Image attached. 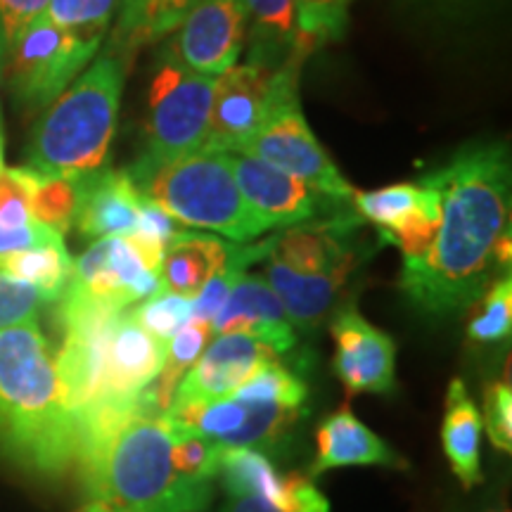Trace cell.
<instances>
[{
	"label": "cell",
	"instance_id": "21",
	"mask_svg": "<svg viewBox=\"0 0 512 512\" xmlns=\"http://www.w3.org/2000/svg\"><path fill=\"white\" fill-rule=\"evenodd\" d=\"M482 430V411L467 394L465 382L456 377L446 392L441 448L463 489L482 484Z\"/></svg>",
	"mask_w": 512,
	"mask_h": 512
},
{
	"label": "cell",
	"instance_id": "1",
	"mask_svg": "<svg viewBox=\"0 0 512 512\" xmlns=\"http://www.w3.org/2000/svg\"><path fill=\"white\" fill-rule=\"evenodd\" d=\"M427 176L441 190V221L430 249L403 259L399 283L415 309L453 316L477 304L496 271L510 266L508 145H467Z\"/></svg>",
	"mask_w": 512,
	"mask_h": 512
},
{
	"label": "cell",
	"instance_id": "28",
	"mask_svg": "<svg viewBox=\"0 0 512 512\" xmlns=\"http://www.w3.org/2000/svg\"><path fill=\"white\" fill-rule=\"evenodd\" d=\"M420 183H396L387 188L354 192V207L363 221L373 223L380 233V242L384 235L396 230L415 209L420 200Z\"/></svg>",
	"mask_w": 512,
	"mask_h": 512
},
{
	"label": "cell",
	"instance_id": "30",
	"mask_svg": "<svg viewBox=\"0 0 512 512\" xmlns=\"http://www.w3.org/2000/svg\"><path fill=\"white\" fill-rule=\"evenodd\" d=\"M482 306L467 325V337L477 344H498L510 337L512 330V280L510 273L494 280L482 294Z\"/></svg>",
	"mask_w": 512,
	"mask_h": 512
},
{
	"label": "cell",
	"instance_id": "11",
	"mask_svg": "<svg viewBox=\"0 0 512 512\" xmlns=\"http://www.w3.org/2000/svg\"><path fill=\"white\" fill-rule=\"evenodd\" d=\"M67 290L124 311L159 290V275L143 264L131 240L112 235L95 240L74 261Z\"/></svg>",
	"mask_w": 512,
	"mask_h": 512
},
{
	"label": "cell",
	"instance_id": "33",
	"mask_svg": "<svg viewBox=\"0 0 512 512\" xmlns=\"http://www.w3.org/2000/svg\"><path fill=\"white\" fill-rule=\"evenodd\" d=\"M117 5L119 0H50L46 17L72 34L102 41Z\"/></svg>",
	"mask_w": 512,
	"mask_h": 512
},
{
	"label": "cell",
	"instance_id": "41",
	"mask_svg": "<svg viewBox=\"0 0 512 512\" xmlns=\"http://www.w3.org/2000/svg\"><path fill=\"white\" fill-rule=\"evenodd\" d=\"M484 512H510V508L503 501H498L496 505H491V508H486Z\"/></svg>",
	"mask_w": 512,
	"mask_h": 512
},
{
	"label": "cell",
	"instance_id": "37",
	"mask_svg": "<svg viewBox=\"0 0 512 512\" xmlns=\"http://www.w3.org/2000/svg\"><path fill=\"white\" fill-rule=\"evenodd\" d=\"M50 0H0V67L15 48L19 36L27 31L38 17L46 15Z\"/></svg>",
	"mask_w": 512,
	"mask_h": 512
},
{
	"label": "cell",
	"instance_id": "27",
	"mask_svg": "<svg viewBox=\"0 0 512 512\" xmlns=\"http://www.w3.org/2000/svg\"><path fill=\"white\" fill-rule=\"evenodd\" d=\"M420 200L411 214L389 235H384L382 245H394L403 252V259H418L430 249L441 221V190L430 176L420 178Z\"/></svg>",
	"mask_w": 512,
	"mask_h": 512
},
{
	"label": "cell",
	"instance_id": "40",
	"mask_svg": "<svg viewBox=\"0 0 512 512\" xmlns=\"http://www.w3.org/2000/svg\"><path fill=\"white\" fill-rule=\"evenodd\" d=\"M74 512H112V510L107 508V505L98 503V501H88L86 505H81V508L74 510Z\"/></svg>",
	"mask_w": 512,
	"mask_h": 512
},
{
	"label": "cell",
	"instance_id": "9",
	"mask_svg": "<svg viewBox=\"0 0 512 512\" xmlns=\"http://www.w3.org/2000/svg\"><path fill=\"white\" fill-rule=\"evenodd\" d=\"M100 38H83L57 27L46 15L19 36L5 57L10 88L27 110H48L98 53Z\"/></svg>",
	"mask_w": 512,
	"mask_h": 512
},
{
	"label": "cell",
	"instance_id": "20",
	"mask_svg": "<svg viewBox=\"0 0 512 512\" xmlns=\"http://www.w3.org/2000/svg\"><path fill=\"white\" fill-rule=\"evenodd\" d=\"M356 465H380L392 470H406L408 463L382 437L363 425L351 408H339L318 425L316 460L309 477L316 479L328 470Z\"/></svg>",
	"mask_w": 512,
	"mask_h": 512
},
{
	"label": "cell",
	"instance_id": "15",
	"mask_svg": "<svg viewBox=\"0 0 512 512\" xmlns=\"http://www.w3.org/2000/svg\"><path fill=\"white\" fill-rule=\"evenodd\" d=\"M230 498L259 496L280 512H330V501L306 475H280L264 451L226 448L219 475Z\"/></svg>",
	"mask_w": 512,
	"mask_h": 512
},
{
	"label": "cell",
	"instance_id": "7",
	"mask_svg": "<svg viewBox=\"0 0 512 512\" xmlns=\"http://www.w3.org/2000/svg\"><path fill=\"white\" fill-rule=\"evenodd\" d=\"M299 67H302L299 62H287L275 72L266 117L242 152L264 159L285 174L297 176L330 200L349 202L356 190L339 174L299 105Z\"/></svg>",
	"mask_w": 512,
	"mask_h": 512
},
{
	"label": "cell",
	"instance_id": "44",
	"mask_svg": "<svg viewBox=\"0 0 512 512\" xmlns=\"http://www.w3.org/2000/svg\"><path fill=\"white\" fill-rule=\"evenodd\" d=\"M347 3H351V0H347Z\"/></svg>",
	"mask_w": 512,
	"mask_h": 512
},
{
	"label": "cell",
	"instance_id": "5",
	"mask_svg": "<svg viewBox=\"0 0 512 512\" xmlns=\"http://www.w3.org/2000/svg\"><path fill=\"white\" fill-rule=\"evenodd\" d=\"M124 79V57L112 50L95 57L36 124L27 147L29 169L69 181L107 169Z\"/></svg>",
	"mask_w": 512,
	"mask_h": 512
},
{
	"label": "cell",
	"instance_id": "12",
	"mask_svg": "<svg viewBox=\"0 0 512 512\" xmlns=\"http://www.w3.org/2000/svg\"><path fill=\"white\" fill-rule=\"evenodd\" d=\"M247 38L242 0H197L169 38L166 53L197 74L219 76L238 64Z\"/></svg>",
	"mask_w": 512,
	"mask_h": 512
},
{
	"label": "cell",
	"instance_id": "10",
	"mask_svg": "<svg viewBox=\"0 0 512 512\" xmlns=\"http://www.w3.org/2000/svg\"><path fill=\"white\" fill-rule=\"evenodd\" d=\"M275 72L278 69L247 60L216 76L202 147L219 152L245 150L266 117Z\"/></svg>",
	"mask_w": 512,
	"mask_h": 512
},
{
	"label": "cell",
	"instance_id": "36",
	"mask_svg": "<svg viewBox=\"0 0 512 512\" xmlns=\"http://www.w3.org/2000/svg\"><path fill=\"white\" fill-rule=\"evenodd\" d=\"M0 221L12 228L36 223L29 211L27 166H17V169L0 166Z\"/></svg>",
	"mask_w": 512,
	"mask_h": 512
},
{
	"label": "cell",
	"instance_id": "25",
	"mask_svg": "<svg viewBox=\"0 0 512 512\" xmlns=\"http://www.w3.org/2000/svg\"><path fill=\"white\" fill-rule=\"evenodd\" d=\"M74 261L64 247V238L19 252L0 254V273L12 275L41 292L48 304H57L72 280Z\"/></svg>",
	"mask_w": 512,
	"mask_h": 512
},
{
	"label": "cell",
	"instance_id": "38",
	"mask_svg": "<svg viewBox=\"0 0 512 512\" xmlns=\"http://www.w3.org/2000/svg\"><path fill=\"white\" fill-rule=\"evenodd\" d=\"M60 238L62 235H57L55 230L38 226V223H31V226H24V228H12L0 221V254L19 252V249H29L36 245H46V242H53Z\"/></svg>",
	"mask_w": 512,
	"mask_h": 512
},
{
	"label": "cell",
	"instance_id": "19",
	"mask_svg": "<svg viewBox=\"0 0 512 512\" xmlns=\"http://www.w3.org/2000/svg\"><path fill=\"white\" fill-rule=\"evenodd\" d=\"M74 226L83 238H112V235H131L136 230L138 211L143 204L136 185L126 171L102 169L76 181Z\"/></svg>",
	"mask_w": 512,
	"mask_h": 512
},
{
	"label": "cell",
	"instance_id": "8",
	"mask_svg": "<svg viewBox=\"0 0 512 512\" xmlns=\"http://www.w3.org/2000/svg\"><path fill=\"white\" fill-rule=\"evenodd\" d=\"M150 83L143 162H171L200 150L216 76L197 74L164 50Z\"/></svg>",
	"mask_w": 512,
	"mask_h": 512
},
{
	"label": "cell",
	"instance_id": "39",
	"mask_svg": "<svg viewBox=\"0 0 512 512\" xmlns=\"http://www.w3.org/2000/svg\"><path fill=\"white\" fill-rule=\"evenodd\" d=\"M221 512H280V510H275L271 503H266L264 498L259 496H235V498L228 496V501L223 503Z\"/></svg>",
	"mask_w": 512,
	"mask_h": 512
},
{
	"label": "cell",
	"instance_id": "35",
	"mask_svg": "<svg viewBox=\"0 0 512 512\" xmlns=\"http://www.w3.org/2000/svg\"><path fill=\"white\" fill-rule=\"evenodd\" d=\"M482 425H486L491 444L498 451H512V392L508 380H498L486 389Z\"/></svg>",
	"mask_w": 512,
	"mask_h": 512
},
{
	"label": "cell",
	"instance_id": "2",
	"mask_svg": "<svg viewBox=\"0 0 512 512\" xmlns=\"http://www.w3.org/2000/svg\"><path fill=\"white\" fill-rule=\"evenodd\" d=\"M145 389L136 399L105 403L81 415L76 470L88 501L112 512H202L214 482L176 472L174 427L152 406Z\"/></svg>",
	"mask_w": 512,
	"mask_h": 512
},
{
	"label": "cell",
	"instance_id": "42",
	"mask_svg": "<svg viewBox=\"0 0 512 512\" xmlns=\"http://www.w3.org/2000/svg\"><path fill=\"white\" fill-rule=\"evenodd\" d=\"M0 166H3V133H0Z\"/></svg>",
	"mask_w": 512,
	"mask_h": 512
},
{
	"label": "cell",
	"instance_id": "18",
	"mask_svg": "<svg viewBox=\"0 0 512 512\" xmlns=\"http://www.w3.org/2000/svg\"><path fill=\"white\" fill-rule=\"evenodd\" d=\"M214 335H228L238 332L259 339L278 351L280 356L297 349V330L287 318V311L278 294L271 290L266 278L254 273H242L238 283L233 285L221 311L211 320Z\"/></svg>",
	"mask_w": 512,
	"mask_h": 512
},
{
	"label": "cell",
	"instance_id": "14",
	"mask_svg": "<svg viewBox=\"0 0 512 512\" xmlns=\"http://www.w3.org/2000/svg\"><path fill=\"white\" fill-rule=\"evenodd\" d=\"M278 361H283V356L259 339L238 332L216 335L178 382L171 403L223 399L247 382L256 370Z\"/></svg>",
	"mask_w": 512,
	"mask_h": 512
},
{
	"label": "cell",
	"instance_id": "17",
	"mask_svg": "<svg viewBox=\"0 0 512 512\" xmlns=\"http://www.w3.org/2000/svg\"><path fill=\"white\" fill-rule=\"evenodd\" d=\"M164 356L166 344L152 337L145 328H140L136 318L131 316V309H126L114 325L105 358H102L98 406L131 401L143 394V389L150 387L162 370Z\"/></svg>",
	"mask_w": 512,
	"mask_h": 512
},
{
	"label": "cell",
	"instance_id": "13",
	"mask_svg": "<svg viewBox=\"0 0 512 512\" xmlns=\"http://www.w3.org/2000/svg\"><path fill=\"white\" fill-rule=\"evenodd\" d=\"M335 339L332 370L347 394H389L396 387L394 339L368 323L354 306L342 309L330 325Z\"/></svg>",
	"mask_w": 512,
	"mask_h": 512
},
{
	"label": "cell",
	"instance_id": "34",
	"mask_svg": "<svg viewBox=\"0 0 512 512\" xmlns=\"http://www.w3.org/2000/svg\"><path fill=\"white\" fill-rule=\"evenodd\" d=\"M43 304L48 302L41 297V292L12 275L0 273V330L38 320Z\"/></svg>",
	"mask_w": 512,
	"mask_h": 512
},
{
	"label": "cell",
	"instance_id": "23",
	"mask_svg": "<svg viewBox=\"0 0 512 512\" xmlns=\"http://www.w3.org/2000/svg\"><path fill=\"white\" fill-rule=\"evenodd\" d=\"M247 15L249 60L280 69L287 62L302 64L297 3L294 0H242Z\"/></svg>",
	"mask_w": 512,
	"mask_h": 512
},
{
	"label": "cell",
	"instance_id": "16",
	"mask_svg": "<svg viewBox=\"0 0 512 512\" xmlns=\"http://www.w3.org/2000/svg\"><path fill=\"white\" fill-rule=\"evenodd\" d=\"M230 159L242 197L268 226H299L316 219L325 195L313 190L309 183L275 169L249 152H230Z\"/></svg>",
	"mask_w": 512,
	"mask_h": 512
},
{
	"label": "cell",
	"instance_id": "3",
	"mask_svg": "<svg viewBox=\"0 0 512 512\" xmlns=\"http://www.w3.org/2000/svg\"><path fill=\"white\" fill-rule=\"evenodd\" d=\"M0 453L46 479L76 467L79 420L38 320L0 330Z\"/></svg>",
	"mask_w": 512,
	"mask_h": 512
},
{
	"label": "cell",
	"instance_id": "29",
	"mask_svg": "<svg viewBox=\"0 0 512 512\" xmlns=\"http://www.w3.org/2000/svg\"><path fill=\"white\" fill-rule=\"evenodd\" d=\"M297 3L299 50L309 57L323 43L335 41L347 29V0H294Z\"/></svg>",
	"mask_w": 512,
	"mask_h": 512
},
{
	"label": "cell",
	"instance_id": "6",
	"mask_svg": "<svg viewBox=\"0 0 512 512\" xmlns=\"http://www.w3.org/2000/svg\"><path fill=\"white\" fill-rule=\"evenodd\" d=\"M126 174L140 195L181 226L211 230L235 242L256 240L273 230L242 197L230 152L200 147L171 162L136 159Z\"/></svg>",
	"mask_w": 512,
	"mask_h": 512
},
{
	"label": "cell",
	"instance_id": "31",
	"mask_svg": "<svg viewBox=\"0 0 512 512\" xmlns=\"http://www.w3.org/2000/svg\"><path fill=\"white\" fill-rule=\"evenodd\" d=\"M131 316L152 337L169 344V339L192 320V299L159 287L152 297L131 306Z\"/></svg>",
	"mask_w": 512,
	"mask_h": 512
},
{
	"label": "cell",
	"instance_id": "4",
	"mask_svg": "<svg viewBox=\"0 0 512 512\" xmlns=\"http://www.w3.org/2000/svg\"><path fill=\"white\" fill-rule=\"evenodd\" d=\"M363 219L335 214L275 233L266 254V283L283 302L297 332H316L358 271L368 249L358 238Z\"/></svg>",
	"mask_w": 512,
	"mask_h": 512
},
{
	"label": "cell",
	"instance_id": "32",
	"mask_svg": "<svg viewBox=\"0 0 512 512\" xmlns=\"http://www.w3.org/2000/svg\"><path fill=\"white\" fill-rule=\"evenodd\" d=\"M174 427V441H171V463L176 472L188 479H200V482H214L219 475V465L226 446L219 441L200 437V434Z\"/></svg>",
	"mask_w": 512,
	"mask_h": 512
},
{
	"label": "cell",
	"instance_id": "24",
	"mask_svg": "<svg viewBox=\"0 0 512 512\" xmlns=\"http://www.w3.org/2000/svg\"><path fill=\"white\" fill-rule=\"evenodd\" d=\"M197 0H119L112 53L119 57L164 41L181 27Z\"/></svg>",
	"mask_w": 512,
	"mask_h": 512
},
{
	"label": "cell",
	"instance_id": "26",
	"mask_svg": "<svg viewBox=\"0 0 512 512\" xmlns=\"http://www.w3.org/2000/svg\"><path fill=\"white\" fill-rule=\"evenodd\" d=\"M27 183H29V211L31 219L38 226H46L55 230L57 235L67 233L74 228L76 216V197H79V188L76 181L60 176H46L27 166Z\"/></svg>",
	"mask_w": 512,
	"mask_h": 512
},
{
	"label": "cell",
	"instance_id": "22",
	"mask_svg": "<svg viewBox=\"0 0 512 512\" xmlns=\"http://www.w3.org/2000/svg\"><path fill=\"white\" fill-rule=\"evenodd\" d=\"M230 252L233 245L214 235L178 230L159 266V287L192 299L209 278L226 268Z\"/></svg>",
	"mask_w": 512,
	"mask_h": 512
},
{
	"label": "cell",
	"instance_id": "43",
	"mask_svg": "<svg viewBox=\"0 0 512 512\" xmlns=\"http://www.w3.org/2000/svg\"><path fill=\"white\" fill-rule=\"evenodd\" d=\"M0 72H3V67H0Z\"/></svg>",
	"mask_w": 512,
	"mask_h": 512
}]
</instances>
